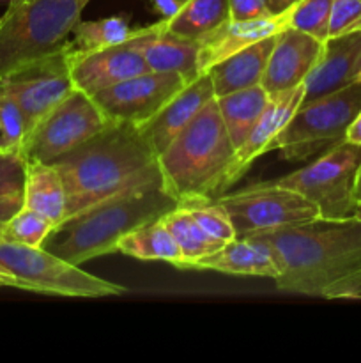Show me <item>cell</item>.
I'll list each match as a JSON object with an SVG mask.
<instances>
[{
	"instance_id": "cell-1",
	"label": "cell",
	"mask_w": 361,
	"mask_h": 363,
	"mask_svg": "<svg viewBox=\"0 0 361 363\" xmlns=\"http://www.w3.org/2000/svg\"><path fill=\"white\" fill-rule=\"evenodd\" d=\"M246 238L271 250L283 293L324 300H361V222L317 218Z\"/></svg>"
},
{
	"instance_id": "cell-2",
	"label": "cell",
	"mask_w": 361,
	"mask_h": 363,
	"mask_svg": "<svg viewBox=\"0 0 361 363\" xmlns=\"http://www.w3.org/2000/svg\"><path fill=\"white\" fill-rule=\"evenodd\" d=\"M52 165L64 181L67 216L113 195L161 186L158 155L142 128L131 123H110Z\"/></svg>"
},
{
	"instance_id": "cell-3",
	"label": "cell",
	"mask_w": 361,
	"mask_h": 363,
	"mask_svg": "<svg viewBox=\"0 0 361 363\" xmlns=\"http://www.w3.org/2000/svg\"><path fill=\"white\" fill-rule=\"evenodd\" d=\"M163 186L113 195L67 216L42 243V248L74 266L115 254L117 241L144 223L159 220L177 208Z\"/></svg>"
},
{
	"instance_id": "cell-4",
	"label": "cell",
	"mask_w": 361,
	"mask_h": 363,
	"mask_svg": "<svg viewBox=\"0 0 361 363\" xmlns=\"http://www.w3.org/2000/svg\"><path fill=\"white\" fill-rule=\"evenodd\" d=\"M234 155L236 147L212 98L158 156L163 190L177 204L219 197Z\"/></svg>"
},
{
	"instance_id": "cell-5",
	"label": "cell",
	"mask_w": 361,
	"mask_h": 363,
	"mask_svg": "<svg viewBox=\"0 0 361 363\" xmlns=\"http://www.w3.org/2000/svg\"><path fill=\"white\" fill-rule=\"evenodd\" d=\"M91 0H9L0 18V78L59 52Z\"/></svg>"
},
{
	"instance_id": "cell-6",
	"label": "cell",
	"mask_w": 361,
	"mask_h": 363,
	"mask_svg": "<svg viewBox=\"0 0 361 363\" xmlns=\"http://www.w3.org/2000/svg\"><path fill=\"white\" fill-rule=\"evenodd\" d=\"M361 112V80L338 92L303 103L271 142L287 162H306L345 140L347 128Z\"/></svg>"
},
{
	"instance_id": "cell-7",
	"label": "cell",
	"mask_w": 361,
	"mask_h": 363,
	"mask_svg": "<svg viewBox=\"0 0 361 363\" xmlns=\"http://www.w3.org/2000/svg\"><path fill=\"white\" fill-rule=\"evenodd\" d=\"M0 266L18 279L21 291L67 298L122 296L126 287L108 282L57 257L42 247L13 243L0 238Z\"/></svg>"
},
{
	"instance_id": "cell-8",
	"label": "cell",
	"mask_w": 361,
	"mask_h": 363,
	"mask_svg": "<svg viewBox=\"0 0 361 363\" xmlns=\"http://www.w3.org/2000/svg\"><path fill=\"white\" fill-rule=\"evenodd\" d=\"M360 165L361 145L343 140L308 165L265 183L301 194L317 206L321 218H349L356 204L354 183Z\"/></svg>"
},
{
	"instance_id": "cell-9",
	"label": "cell",
	"mask_w": 361,
	"mask_h": 363,
	"mask_svg": "<svg viewBox=\"0 0 361 363\" xmlns=\"http://www.w3.org/2000/svg\"><path fill=\"white\" fill-rule=\"evenodd\" d=\"M112 121L94 98L73 89L25 137L20 155L25 162L52 163L105 130Z\"/></svg>"
},
{
	"instance_id": "cell-10",
	"label": "cell",
	"mask_w": 361,
	"mask_h": 363,
	"mask_svg": "<svg viewBox=\"0 0 361 363\" xmlns=\"http://www.w3.org/2000/svg\"><path fill=\"white\" fill-rule=\"evenodd\" d=\"M216 201L229 213L237 238L321 218L314 202L297 191L265 181L250 184L236 194H223Z\"/></svg>"
},
{
	"instance_id": "cell-11",
	"label": "cell",
	"mask_w": 361,
	"mask_h": 363,
	"mask_svg": "<svg viewBox=\"0 0 361 363\" xmlns=\"http://www.w3.org/2000/svg\"><path fill=\"white\" fill-rule=\"evenodd\" d=\"M0 89L9 92L20 105L28 135L74 89L69 71V43L52 55L11 71L0 78Z\"/></svg>"
},
{
	"instance_id": "cell-12",
	"label": "cell",
	"mask_w": 361,
	"mask_h": 363,
	"mask_svg": "<svg viewBox=\"0 0 361 363\" xmlns=\"http://www.w3.org/2000/svg\"><path fill=\"white\" fill-rule=\"evenodd\" d=\"M190 82L179 73L145 71L98 92L92 98L112 123L144 126Z\"/></svg>"
},
{
	"instance_id": "cell-13",
	"label": "cell",
	"mask_w": 361,
	"mask_h": 363,
	"mask_svg": "<svg viewBox=\"0 0 361 363\" xmlns=\"http://www.w3.org/2000/svg\"><path fill=\"white\" fill-rule=\"evenodd\" d=\"M73 87L94 96L126 78L149 71L142 53L130 41L88 53H74L69 46Z\"/></svg>"
},
{
	"instance_id": "cell-14",
	"label": "cell",
	"mask_w": 361,
	"mask_h": 363,
	"mask_svg": "<svg viewBox=\"0 0 361 363\" xmlns=\"http://www.w3.org/2000/svg\"><path fill=\"white\" fill-rule=\"evenodd\" d=\"M361 80V30L328 38L321 55L304 78L303 103L338 92ZM301 103V105H303Z\"/></svg>"
},
{
	"instance_id": "cell-15",
	"label": "cell",
	"mask_w": 361,
	"mask_h": 363,
	"mask_svg": "<svg viewBox=\"0 0 361 363\" xmlns=\"http://www.w3.org/2000/svg\"><path fill=\"white\" fill-rule=\"evenodd\" d=\"M322 41L294 27L276 34L260 85L269 96L290 91L304 82L321 55Z\"/></svg>"
},
{
	"instance_id": "cell-16",
	"label": "cell",
	"mask_w": 361,
	"mask_h": 363,
	"mask_svg": "<svg viewBox=\"0 0 361 363\" xmlns=\"http://www.w3.org/2000/svg\"><path fill=\"white\" fill-rule=\"evenodd\" d=\"M303 96L304 84H301L297 85V87L290 89V91L280 92V94L269 98V103L268 106H265L264 112H262L260 119H258L257 124L251 128V131L248 133V137L244 138L243 144L236 149L234 162L232 165H230L229 174H227L225 191L229 190L230 186H234V184L248 172L251 163H253L258 156L268 152L271 142L278 137L280 131L287 126L290 117L294 116V112L301 106Z\"/></svg>"
},
{
	"instance_id": "cell-17",
	"label": "cell",
	"mask_w": 361,
	"mask_h": 363,
	"mask_svg": "<svg viewBox=\"0 0 361 363\" xmlns=\"http://www.w3.org/2000/svg\"><path fill=\"white\" fill-rule=\"evenodd\" d=\"M127 41L142 53L149 71L179 73L188 80H195L198 71L200 41L179 38L165 28L163 20L144 28H134Z\"/></svg>"
},
{
	"instance_id": "cell-18",
	"label": "cell",
	"mask_w": 361,
	"mask_h": 363,
	"mask_svg": "<svg viewBox=\"0 0 361 363\" xmlns=\"http://www.w3.org/2000/svg\"><path fill=\"white\" fill-rule=\"evenodd\" d=\"M212 98L216 96L211 77L207 73H202L190 84L184 85L173 98H170L151 121L140 126L156 155H161L166 145L191 123V119Z\"/></svg>"
},
{
	"instance_id": "cell-19",
	"label": "cell",
	"mask_w": 361,
	"mask_h": 363,
	"mask_svg": "<svg viewBox=\"0 0 361 363\" xmlns=\"http://www.w3.org/2000/svg\"><path fill=\"white\" fill-rule=\"evenodd\" d=\"M283 27H287V13L257 18V20L225 21L200 39L198 71L200 74L207 73L209 67H212L214 64L222 62L227 57L234 55L269 35L278 34Z\"/></svg>"
},
{
	"instance_id": "cell-20",
	"label": "cell",
	"mask_w": 361,
	"mask_h": 363,
	"mask_svg": "<svg viewBox=\"0 0 361 363\" xmlns=\"http://www.w3.org/2000/svg\"><path fill=\"white\" fill-rule=\"evenodd\" d=\"M190 269L271 280H275L280 273L269 247L257 238H236L214 254L198 259Z\"/></svg>"
},
{
	"instance_id": "cell-21",
	"label": "cell",
	"mask_w": 361,
	"mask_h": 363,
	"mask_svg": "<svg viewBox=\"0 0 361 363\" xmlns=\"http://www.w3.org/2000/svg\"><path fill=\"white\" fill-rule=\"evenodd\" d=\"M275 38L276 34L269 35L209 67L207 74L211 77L216 98L260 85L269 55L275 46Z\"/></svg>"
},
{
	"instance_id": "cell-22",
	"label": "cell",
	"mask_w": 361,
	"mask_h": 363,
	"mask_svg": "<svg viewBox=\"0 0 361 363\" xmlns=\"http://www.w3.org/2000/svg\"><path fill=\"white\" fill-rule=\"evenodd\" d=\"M23 206L46 216L50 222L62 223L67 216V197L64 181L52 163L27 162L25 165Z\"/></svg>"
},
{
	"instance_id": "cell-23",
	"label": "cell",
	"mask_w": 361,
	"mask_h": 363,
	"mask_svg": "<svg viewBox=\"0 0 361 363\" xmlns=\"http://www.w3.org/2000/svg\"><path fill=\"white\" fill-rule=\"evenodd\" d=\"M115 250L140 261H163L173 268H183V254L163 220L144 223L117 241Z\"/></svg>"
},
{
	"instance_id": "cell-24",
	"label": "cell",
	"mask_w": 361,
	"mask_h": 363,
	"mask_svg": "<svg viewBox=\"0 0 361 363\" xmlns=\"http://www.w3.org/2000/svg\"><path fill=\"white\" fill-rule=\"evenodd\" d=\"M271 96L264 91L262 85L230 92V94L216 98L219 116L227 128L234 147H239L251 131V128L260 119L262 112L268 106Z\"/></svg>"
},
{
	"instance_id": "cell-25",
	"label": "cell",
	"mask_w": 361,
	"mask_h": 363,
	"mask_svg": "<svg viewBox=\"0 0 361 363\" xmlns=\"http://www.w3.org/2000/svg\"><path fill=\"white\" fill-rule=\"evenodd\" d=\"M229 20V0H184L173 16L163 18V25L179 38L200 41Z\"/></svg>"
},
{
	"instance_id": "cell-26",
	"label": "cell",
	"mask_w": 361,
	"mask_h": 363,
	"mask_svg": "<svg viewBox=\"0 0 361 363\" xmlns=\"http://www.w3.org/2000/svg\"><path fill=\"white\" fill-rule=\"evenodd\" d=\"M161 220L168 227L170 234L173 236L180 254H183L184 262L180 269H190L191 264L197 262L198 259L214 254L225 245L222 240L205 233L200 223L180 206L166 213Z\"/></svg>"
},
{
	"instance_id": "cell-27",
	"label": "cell",
	"mask_w": 361,
	"mask_h": 363,
	"mask_svg": "<svg viewBox=\"0 0 361 363\" xmlns=\"http://www.w3.org/2000/svg\"><path fill=\"white\" fill-rule=\"evenodd\" d=\"M134 34L127 14L99 18V20L78 21L73 28V39L69 41L74 53H88L110 48L126 43Z\"/></svg>"
},
{
	"instance_id": "cell-28",
	"label": "cell",
	"mask_w": 361,
	"mask_h": 363,
	"mask_svg": "<svg viewBox=\"0 0 361 363\" xmlns=\"http://www.w3.org/2000/svg\"><path fill=\"white\" fill-rule=\"evenodd\" d=\"M53 229H55V223L50 222L46 216L21 206L0 227V238L6 241H13V243L28 245V247H42Z\"/></svg>"
},
{
	"instance_id": "cell-29",
	"label": "cell",
	"mask_w": 361,
	"mask_h": 363,
	"mask_svg": "<svg viewBox=\"0 0 361 363\" xmlns=\"http://www.w3.org/2000/svg\"><path fill=\"white\" fill-rule=\"evenodd\" d=\"M331 4L333 0H299L287 11V27L306 32L324 43L328 39Z\"/></svg>"
},
{
	"instance_id": "cell-30",
	"label": "cell",
	"mask_w": 361,
	"mask_h": 363,
	"mask_svg": "<svg viewBox=\"0 0 361 363\" xmlns=\"http://www.w3.org/2000/svg\"><path fill=\"white\" fill-rule=\"evenodd\" d=\"M179 206L186 209L200 223V227L205 233L218 238L223 243H229V241L237 238L229 213H227V209L216 199H209V201H190Z\"/></svg>"
},
{
	"instance_id": "cell-31",
	"label": "cell",
	"mask_w": 361,
	"mask_h": 363,
	"mask_svg": "<svg viewBox=\"0 0 361 363\" xmlns=\"http://www.w3.org/2000/svg\"><path fill=\"white\" fill-rule=\"evenodd\" d=\"M25 135L27 126L20 105L9 92L0 89V149L20 151Z\"/></svg>"
},
{
	"instance_id": "cell-32",
	"label": "cell",
	"mask_w": 361,
	"mask_h": 363,
	"mask_svg": "<svg viewBox=\"0 0 361 363\" xmlns=\"http://www.w3.org/2000/svg\"><path fill=\"white\" fill-rule=\"evenodd\" d=\"M361 30V0H333L328 38Z\"/></svg>"
},
{
	"instance_id": "cell-33",
	"label": "cell",
	"mask_w": 361,
	"mask_h": 363,
	"mask_svg": "<svg viewBox=\"0 0 361 363\" xmlns=\"http://www.w3.org/2000/svg\"><path fill=\"white\" fill-rule=\"evenodd\" d=\"M25 162L20 151H2L0 149V197L23 194Z\"/></svg>"
},
{
	"instance_id": "cell-34",
	"label": "cell",
	"mask_w": 361,
	"mask_h": 363,
	"mask_svg": "<svg viewBox=\"0 0 361 363\" xmlns=\"http://www.w3.org/2000/svg\"><path fill=\"white\" fill-rule=\"evenodd\" d=\"M230 20L244 21L273 16L268 0H229Z\"/></svg>"
},
{
	"instance_id": "cell-35",
	"label": "cell",
	"mask_w": 361,
	"mask_h": 363,
	"mask_svg": "<svg viewBox=\"0 0 361 363\" xmlns=\"http://www.w3.org/2000/svg\"><path fill=\"white\" fill-rule=\"evenodd\" d=\"M23 206V194L4 195L0 197V227Z\"/></svg>"
},
{
	"instance_id": "cell-36",
	"label": "cell",
	"mask_w": 361,
	"mask_h": 363,
	"mask_svg": "<svg viewBox=\"0 0 361 363\" xmlns=\"http://www.w3.org/2000/svg\"><path fill=\"white\" fill-rule=\"evenodd\" d=\"M154 6V9L161 14L163 18H170L177 13L180 7L179 0H149Z\"/></svg>"
},
{
	"instance_id": "cell-37",
	"label": "cell",
	"mask_w": 361,
	"mask_h": 363,
	"mask_svg": "<svg viewBox=\"0 0 361 363\" xmlns=\"http://www.w3.org/2000/svg\"><path fill=\"white\" fill-rule=\"evenodd\" d=\"M345 140L350 142V144L361 145V112L354 117V121L350 123V126L347 128Z\"/></svg>"
},
{
	"instance_id": "cell-38",
	"label": "cell",
	"mask_w": 361,
	"mask_h": 363,
	"mask_svg": "<svg viewBox=\"0 0 361 363\" xmlns=\"http://www.w3.org/2000/svg\"><path fill=\"white\" fill-rule=\"evenodd\" d=\"M297 2H299V0H268V6L273 14H283Z\"/></svg>"
},
{
	"instance_id": "cell-39",
	"label": "cell",
	"mask_w": 361,
	"mask_h": 363,
	"mask_svg": "<svg viewBox=\"0 0 361 363\" xmlns=\"http://www.w3.org/2000/svg\"><path fill=\"white\" fill-rule=\"evenodd\" d=\"M0 287H16V289H21V284L0 266Z\"/></svg>"
},
{
	"instance_id": "cell-40",
	"label": "cell",
	"mask_w": 361,
	"mask_h": 363,
	"mask_svg": "<svg viewBox=\"0 0 361 363\" xmlns=\"http://www.w3.org/2000/svg\"><path fill=\"white\" fill-rule=\"evenodd\" d=\"M361 201V165L357 169L356 174V183H354V202H360Z\"/></svg>"
},
{
	"instance_id": "cell-41",
	"label": "cell",
	"mask_w": 361,
	"mask_h": 363,
	"mask_svg": "<svg viewBox=\"0 0 361 363\" xmlns=\"http://www.w3.org/2000/svg\"><path fill=\"white\" fill-rule=\"evenodd\" d=\"M349 218L360 220V222H361V201H360V202H356V204H354V208H353V213H350V216H349Z\"/></svg>"
}]
</instances>
